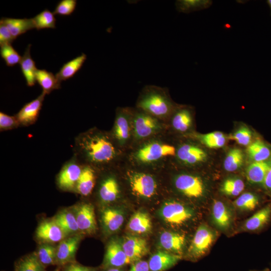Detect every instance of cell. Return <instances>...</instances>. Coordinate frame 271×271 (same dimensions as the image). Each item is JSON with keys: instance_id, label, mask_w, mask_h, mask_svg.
<instances>
[{"instance_id": "6da1fadb", "label": "cell", "mask_w": 271, "mask_h": 271, "mask_svg": "<svg viewBox=\"0 0 271 271\" xmlns=\"http://www.w3.org/2000/svg\"><path fill=\"white\" fill-rule=\"evenodd\" d=\"M73 155L82 165L90 166L100 171L113 164L117 150L110 133L94 128L75 137Z\"/></svg>"}, {"instance_id": "7a4b0ae2", "label": "cell", "mask_w": 271, "mask_h": 271, "mask_svg": "<svg viewBox=\"0 0 271 271\" xmlns=\"http://www.w3.org/2000/svg\"><path fill=\"white\" fill-rule=\"evenodd\" d=\"M137 105L139 109L160 118L169 116L177 108L167 89L153 85L144 88Z\"/></svg>"}, {"instance_id": "3957f363", "label": "cell", "mask_w": 271, "mask_h": 271, "mask_svg": "<svg viewBox=\"0 0 271 271\" xmlns=\"http://www.w3.org/2000/svg\"><path fill=\"white\" fill-rule=\"evenodd\" d=\"M216 232L205 224L200 225L196 230L188 249V256L199 259L209 251L216 238Z\"/></svg>"}, {"instance_id": "277c9868", "label": "cell", "mask_w": 271, "mask_h": 271, "mask_svg": "<svg viewBox=\"0 0 271 271\" xmlns=\"http://www.w3.org/2000/svg\"><path fill=\"white\" fill-rule=\"evenodd\" d=\"M160 214L167 223L179 226L190 220L194 216L193 210L188 206L176 201L165 202L160 210Z\"/></svg>"}, {"instance_id": "5b68a950", "label": "cell", "mask_w": 271, "mask_h": 271, "mask_svg": "<svg viewBox=\"0 0 271 271\" xmlns=\"http://www.w3.org/2000/svg\"><path fill=\"white\" fill-rule=\"evenodd\" d=\"M174 184L179 193L189 198H200L204 196L206 191L203 179L193 174H180L175 177Z\"/></svg>"}, {"instance_id": "8992f818", "label": "cell", "mask_w": 271, "mask_h": 271, "mask_svg": "<svg viewBox=\"0 0 271 271\" xmlns=\"http://www.w3.org/2000/svg\"><path fill=\"white\" fill-rule=\"evenodd\" d=\"M82 168L83 165L73 155L63 165L57 175L56 181L58 187L63 191L75 192Z\"/></svg>"}, {"instance_id": "52a82bcc", "label": "cell", "mask_w": 271, "mask_h": 271, "mask_svg": "<svg viewBox=\"0 0 271 271\" xmlns=\"http://www.w3.org/2000/svg\"><path fill=\"white\" fill-rule=\"evenodd\" d=\"M175 148L170 145L159 142L146 144L140 148L135 154L136 159L142 163H150L165 157L176 155Z\"/></svg>"}, {"instance_id": "ba28073f", "label": "cell", "mask_w": 271, "mask_h": 271, "mask_svg": "<svg viewBox=\"0 0 271 271\" xmlns=\"http://www.w3.org/2000/svg\"><path fill=\"white\" fill-rule=\"evenodd\" d=\"M129 183L132 192L143 198H150L156 193L157 184L155 178L147 173L135 172L129 175Z\"/></svg>"}, {"instance_id": "9c48e42d", "label": "cell", "mask_w": 271, "mask_h": 271, "mask_svg": "<svg viewBox=\"0 0 271 271\" xmlns=\"http://www.w3.org/2000/svg\"><path fill=\"white\" fill-rule=\"evenodd\" d=\"M122 246V241L117 237L112 238L108 242L103 261L106 269L120 268L130 263Z\"/></svg>"}, {"instance_id": "30bf717a", "label": "cell", "mask_w": 271, "mask_h": 271, "mask_svg": "<svg viewBox=\"0 0 271 271\" xmlns=\"http://www.w3.org/2000/svg\"><path fill=\"white\" fill-rule=\"evenodd\" d=\"M74 208L80 232L87 234L95 233L97 229V223L93 206L89 203L81 202Z\"/></svg>"}, {"instance_id": "8fae6325", "label": "cell", "mask_w": 271, "mask_h": 271, "mask_svg": "<svg viewBox=\"0 0 271 271\" xmlns=\"http://www.w3.org/2000/svg\"><path fill=\"white\" fill-rule=\"evenodd\" d=\"M134 114L133 129L138 139L149 137L159 130L160 125L156 118L139 109Z\"/></svg>"}, {"instance_id": "7c38bea8", "label": "cell", "mask_w": 271, "mask_h": 271, "mask_svg": "<svg viewBox=\"0 0 271 271\" xmlns=\"http://www.w3.org/2000/svg\"><path fill=\"white\" fill-rule=\"evenodd\" d=\"M130 110L118 108L116 110L114 126L110 136L115 144H124L130 136Z\"/></svg>"}, {"instance_id": "4fadbf2b", "label": "cell", "mask_w": 271, "mask_h": 271, "mask_svg": "<svg viewBox=\"0 0 271 271\" xmlns=\"http://www.w3.org/2000/svg\"><path fill=\"white\" fill-rule=\"evenodd\" d=\"M81 236L78 234L69 236L59 242L57 247L56 264L63 265L74 262Z\"/></svg>"}, {"instance_id": "5bb4252c", "label": "cell", "mask_w": 271, "mask_h": 271, "mask_svg": "<svg viewBox=\"0 0 271 271\" xmlns=\"http://www.w3.org/2000/svg\"><path fill=\"white\" fill-rule=\"evenodd\" d=\"M121 241L123 249L131 263L141 260L149 251L147 241L142 237L126 235Z\"/></svg>"}, {"instance_id": "9a60e30c", "label": "cell", "mask_w": 271, "mask_h": 271, "mask_svg": "<svg viewBox=\"0 0 271 271\" xmlns=\"http://www.w3.org/2000/svg\"><path fill=\"white\" fill-rule=\"evenodd\" d=\"M46 95L42 92L36 99L24 105L15 115L21 126H29L37 120Z\"/></svg>"}, {"instance_id": "2e32d148", "label": "cell", "mask_w": 271, "mask_h": 271, "mask_svg": "<svg viewBox=\"0 0 271 271\" xmlns=\"http://www.w3.org/2000/svg\"><path fill=\"white\" fill-rule=\"evenodd\" d=\"M36 234L40 241L51 244L60 242L66 236L54 219L42 221L38 225Z\"/></svg>"}, {"instance_id": "e0dca14e", "label": "cell", "mask_w": 271, "mask_h": 271, "mask_svg": "<svg viewBox=\"0 0 271 271\" xmlns=\"http://www.w3.org/2000/svg\"><path fill=\"white\" fill-rule=\"evenodd\" d=\"M124 220L123 212L117 208L106 207L101 213V225L104 231L107 234H112L118 231Z\"/></svg>"}, {"instance_id": "ac0fdd59", "label": "cell", "mask_w": 271, "mask_h": 271, "mask_svg": "<svg viewBox=\"0 0 271 271\" xmlns=\"http://www.w3.org/2000/svg\"><path fill=\"white\" fill-rule=\"evenodd\" d=\"M178 159L187 165H194L205 162L207 154L201 148L194 145L185 144L177 150Z\"/></svg>"}, {"instance_id": "d6986e66", "label": "cell", "mask_w": 271, "mask_h": 271, "mask_svg": "<svg viewBox=\"0 0 271 271\" xmlns=\"http://www.w3.org/2000/svg\"><path fill=\"white\" fill-rule=\"evenodd\" d=\"M119 193V186L115 177L111 174H105L98 189L99 200L105 204L112 203L118 198Z\"/></svg>"}, {"instance_id": "ffe728a7", "label": "cell", "mask_w": 271, "mask_h": 271, "mask_svg": "<svg viewBox=\"0 0 271 271\" xmlns=\"http://www.w3.org/2000/svg\"><path fill=\"white\" fill-rule=\"evenodd\" d=\"M181 259L180 254L158 250L149 260L150 271H165L174 266Z\"/></svg>"}, {"instance_id": "44dd1931", "label": "cell", "mask_w": 271, "mask_h": 271, "mask_svg": "<svg viewBox=\"0 0 271 271\" xmlns=\"http://www.w3.org/2000/svg\"><path fill=\"white\" fill-rule=\"evenodd\" d=\"M211 216L214 224L219 229L226 230L231 225L233 215L230 208L221 201H214Z\"/></svg>"}, {"instance_id": "7402d4cb", "label": "cell", "mask_w": 271, "mask_h": 271, "mask_svg": "<svg viewBox=\"0 0 271 271\" xmlns=\"http://www.w3.org/2000/svg\"><path fill=\"white\" fill-rule=\"evenodd\" d=\"M97 171H99L90 166L83 165L75 192L83 196L91 194L96 183Z\"/></svg>"}, {"instance_id": "603a6c76", "label": "cell", "mask_w": 271, "mask_h": 271, "mask_svg": "<svg viewBox=\"0 0 271 271\" xmlns=\"http://www.w3.org/2000/svg\"><path fill=\"white\" fill-rule=\"evenodd\" d=\"M159 243L164 250L180 254L185 245L186 238L182 234L165 231L160 235Z\"/></svg>"}, {"instance_id": "cb8c5ba5", "label": "cell", "mask_w": 271, "mask_h": 271, "mask_svg": "<svg viewBox=\"0 0 271 271\" xmlns=\"http://www.w3.org/2000/svg\"><path fill=\"white\" fill-rule=\"evenodd\" d=\"M271 167V158L261 162H252L246 169L247 181L252 184L263 186L265 176Z\"/></svg>"}, {"instance_id": "d4e9b609", "label": "cell", "mask_w": 271, "mask_h": 271, "mask_svg": "<svg viewBox=\"0 0 271 271\" xmlns=\"http://www.w3.org/2000/svg\"><path fill=\"white\" fill-rule=\"evenodd\" d=\"M127 228L130 232L136 234H148L152 228L150 215L142 210L136 212L129 219Z\"/></svg>"}, {"instance_id": "484cf974", "label": "cell", "mask_w": 271, "mask_h": 271, "mask_svg": "<svg viewBox=\"0 0 271 271\" xmlns=\"http://www.w3.org/2000/svg\"><path fill=\"white\" fill-rule=\"evenodd\" d=\"M270 219L271 204H268L246 219L243 224V228L250 231L259 230L267 225Z\"/></svg>"}, {"instance_id": "4316f807", "label": "cell", "mask_w": 271, "mask_h": 271, "mask_svg": "<svg viewBox=\"0 0 271 271\" xmlns=\"http://www.w3.org/2000/svg\"><path fill=\"white\" fill-rule=\"evenodd\" d=\"M54 220L67 236L78 234L80 232L74 213L68 210L58 213Z\"/></svg>"}, {"instance_id": "83f0119b", "label": "cell", "mask_w": 271, "mask_h": 271, "mask_svg": "<svg viewBox=\"0 0 271 271\" xmlns=\"http://www.w3.org/2000/svg\"><path fill=\"white\" fill-rule=\"evenodd\" d=\"M0 21L7 27L15 40L21 35L35 28L32 18H3Z\"/></svg>"}, {"instance_id": "f1b7e54d", "label": "cell", "mask_w": 271, "mask_h": 271, "mask_svg": "<svg viewBox=\"0 0 271 271\" xmlns=\"http://www.w3.org/2000/svg\"><path fill=\"white\" fill-rule=\"evenodd\" d=\"M31 44H29L22 57L20 67L22 73L24 76L27 85L32 87L36 82V73L38 69L36 67L35 62L32 59L30 53Z\"/></svg>"}, {"instance_id": "f546056e", "label": "cell", "mask_w": 271, "mask_h": 271, "mask_svg": "<svg viewBox=\"0 0 271 271\" xmlns=\"http://www.w3.org/2000/svg\"><path fill=\"white\" fill-rule=\"evenodd\" d=\"M87 59V56L82 53L80 56L65 63L56 74L58 80L61 82L73 77L81 69Z\"/></svg>"}, {"instance_id": "4dcf8cb0", "label": "cell", "mask_w": 271, "mask_h": 271, "mask_svg": "<svg viewBox=\"0 0 271 271\" xmlns=\"http://www.w3.org/2000/svg\"><path fill=\"white\" fill-rule=\"evenodd\" d=\"M36 80L46 95L61 87V82L53 73L45 69H38Z\"/></svg>"}, {"instance_id": "1f68e13d", "label": "cell", "mask_w": 271, "mask_h": 271, "mask_svg": "<svg viewBox=\"0 0 271 271\" xmlns=\"http://www.w3.org/2000/svg\"><path fill=\"white\" fill-rule=\"evenodd\" d=\"M193 120L192 112L188 107L177 108L172 120L174 129L180 132H185L191 127Z\"/></svg>"}, {"instance_id": "d6a6232c", "label": "cell", "mask_w": 271, "mask_h": 271, "mask_svg": "<svg viewBox=\"0 0 271 271\" xmlns=\"http://www.w3.org/2000/svg\"><path fill=\"white\" fill-rule=\"evenodd\" d=\"M247 154L253 162H261L271 158V149L264 142L257 140L247 146Z\"/></svg>"}, {"instance_id": "836d02e7", "label": "cell", "mask_w": 271, "mask_h": 271, "mask_svg": "<svg viewBox=\"0 0 271 271\" xmlns=\"http://www.w3.org/2000/svg\"><path fill=\"white\" fill-rule=\"evenodd\" d=\"M212 1L210 0H178L176 2V10L183 13H190L210 7Z\"/></svg>"}, {"instance_id": "e575fe53", "label": "cell", "mask_w": 271, "mask_h": 271, "mask_svg": "<svg viewBox=\"0 0 271 271\" xmlns=\"http://www.w3.org/2000/svg\"><path fill=\"white\" fill-rule=\"evenodd\" d=\"M243 162L244 154L242 151L238 148H233L229 150L226 155L223 167L227 172H233L240 169Z\"/></svg>"}, {"instance_id": "d590c367", "label": "cell", "mask_w": 271, "mask_h": 271, "mask_svg": "<svg viewBox=\"0 0 271 271\" xmlns=\"http://www.w3.org/2000/svg\"><path fill=\"white\" fill-rule=\"evenodd\" d=\"M244 188V183L241 179L236 177H231L223 181L221 186L220 191L226 196L235 197L240 195Z\"/></svg>"}, {"instance_id": "8d00e7d4", "label": "cell", "mask_w": 271, "mask_h": 271, "mask_svg": "<svg viewBox=\"0 0 271 271\" xmlns=\"http://www.w3.org/2000/svg\"><path fill=\"white\" fill-rule=\"evenodd\" d=\"M16 271H46V270L45 266L40 261L37 253H32L25 256L18 262Z\"/></svg>"}, {"instance_id": "74e56055", "label": "cell", "mask_w": 271, "mask_h": 271, "mask_svg": "<svg viewBox=\"0 0 271 271\" xmlns=\"http://www.w3.org/2000/svg\"><path fill=\"white\" fill-rule=\"evenodd\" d=\"M259 199L255 194L246 192L239 195L233 202V205L241 211H252L258 205Z\"/></svg>"}, {"instance_id": "f35d334b", "label": "cell", "mask_w": 271, "mask_h": 271, "mask_svg": "<svg viewBox=\"0 0 271 271\" xmlns=\"http://www.w3.org/2000/svg\"><path fill=\"white\" fill-rule=\"evenodd\" d=\"M57 247L51 243H44L38 250L37 255L45 266L56 264Z\"/></svg>"}, {"instance_id": "ab89813d", "label": "cell", "mask_w": 271, "mask_h": 271, "mask_svg": "<svg viewBox=\"0 0 271 271\" xmlns=\"http://www.w3.org/2000/svg\"><path fill=\"white\" fill-rule=\"evenodd\" d=\"M199 139L205 146L211 149L222 147L226 141L225 135L218 131L200 135Z\"/></svg>"}, {"instance_id": "60d3db41", "label": "cell", "mask_w": 271, "mask_h": 271, "mask_svg": "<svg viewBox=\"0 0 271 271\" xmlns=\"http://www.w3.org/2000/svg\"><path fill=\"white\" fill-rule=\"evenodd\" d=\"M32 20L35 29L38 30L55 28L56 19L54 14L47 9L36 15Z\"/></svg>"}, {"instance_id": "b9f144b4", "label": "cell", "mask_w": 271, "mask_h": 271, "mask_svg": "<svg viewBox=\"0 0 271 271\" xmlns=\"http://www.w3.org/2000/svg\"><path fill=\"white\" fill-rule=\"evenodd\" d=\"M0 54L9 67L14 66L20 63L22 57L13 48L11 44H7L1 46Z\"/></svg>"}, {"instance_id": "7bdbcfd3", "label": "cell", "mask_w": 271, "mask_h": 271, "mask_svg": "<svg viewBox=\"0 0 271 271\" xmlns=\"http://www.w3.org/2000/svg\"><path fill=\"white\" fill-rule=\"evenodd\" d=\"M252 136L251 130L248 127L243 126L234 132L230 138L240 145L248 146L251 143Z\"/></svg>"}, {"instance_id": "ee69618b", "label": "cell", "mask_w": 271, "mask_h": 271, "mask_svg": "<svg viewBox=\"0 0 271 271\" xmlns=\"http://www.w3.org/2000/svg\"><path fill=\"white\" fill-rule=\"evenodd\" d=\"M76 5V0H62L58 3L53 13L54 15H71L75 11Z\"/></svg>"}, {"instance_id": "f6af8a7d", "label": "cell", "mask_w": 271, "mask_h": 271, "mask_svg": "<svg viewBox=\"0 0 271 271\" xmlns=\"http://www.w3.org/2000/svg\"><path fill=\"white\" fill-rule=\"evenodd\" d=\"M21 126L16 115H9L0 112V131H4L14 129Z\"/></svg>"}, {"instance_id": "bcb514c9", "label": "cell", "mask_w": 271, "mask_h": 271, "mask_svg": "<svg viewBox=\"0 0 271 271\" xmlns=\"http://www.w3.org/2000/svg\"><path fill=\"white\" fill-rule=\"evenodd\" d=\"M14 40L7 27L0 21V46L12 44Z\"/></svg>"}, {"instance_id": "7dc6e473", "label": "cell", "mask_w": 271, "mask_h": 271, "mask_svg": "<svg viewBox=\"0 0 271 271\" xmlns=\"http://www.w3.org/2000/svg\"><path fill=\"white\" fill-rule=\"evenodd\" d=\"M63 271H97V268L73 262L66 264Z\"/></svg>"}, {"instance_id": "c3c4849f", "label": "cell", "mask_w": 271, "mask_h": 271, "mask_svg": "<svg viewBox=\"0 0 271 271\" xmlns=\"http://www.w3.org/2000/svg\"><path fill=\"white\" fill-rule=\"evenodd\" d=\"M128 271H150L148 262L141 259L135 261Z\"/></svg>"}, {"instance_id": "681fc988", "label": "cell", "mask_w": 271, "mask_h": 271, "mask_svg": "<svg viewBox=\"0 0 271 271\" xmlns=\"http://www.w3.org/2000/svg\"><path fill=\"white\" fill-rule=\"evenodd\" d=\"M262 186L267 191L271 193V167L265 176Z\"/></svg>"}, {"instance_id": "f907efd6", "label": "cell", "mask_w": 271, "mask_h": 271, "mask_svg": "<svg viewBox=\"0 0 271 271\" xmlns=\"http://www.w3.org/2000/svg\"><path fill=\"white\" fill-rule=\"evenodd\" d=\"M106 271H123L120 268H111L107 269Z\"/></svg>"}, {"instance_id": "816d5d0a", "label": "cell", "mask_w": 271, "mask_h": 271, "mask_svg": "<svg viewBox=\"0 0 271 271\" xmlns=\"http://www.w3.org/2000/svg\"><path fill=\"white\" fill-rule=\"evenodd\" d=\"M267 4H268V6L270 8V15H271V0H267L266 1Z\"/></svg>"}, {"instance_id": "f5cc1de1", "label": "cell", "mask_w": 271, "mask_h": 271, "mask_svg": "<svg viewBox=\"0 0 271 271\" xmlns=\"http://www.w3.org/2000/svg\"><path fill=\"white\" fill-rule=\"evenodd\" d=\"M251 271H255V270H251ZM262 271H269L268 269H266Z\"/></svg>"}]
</instances>
